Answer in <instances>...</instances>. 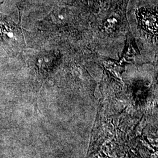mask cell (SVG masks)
<instances>
[{"instance_id":"2","label":"cell","mask_w":158,"mask_h":158,"mask_svg":"<svg viewBox=\"0 0 158 158\" xmlns=\"http://www.w3.org/2000/svg\"><path fill=\"white\" fill-rule=\"evenodd\" d=\"M0 1H1V0H0Z\"/></svg>"},{"instance_id":"1","label":"cell","mask_w":158,"mask_h":158,"mask_svg":"<svg viewBox=\"0 0 158 158\" xmlns=\"http://www.w3.org/2000/svg\"><path fill=\"white\" fill-rule=\"evenodd\" d=\"M18 29L12 22L0 17V43L6 45H14L18 35Z\"/></svg>"}]
</instances>
